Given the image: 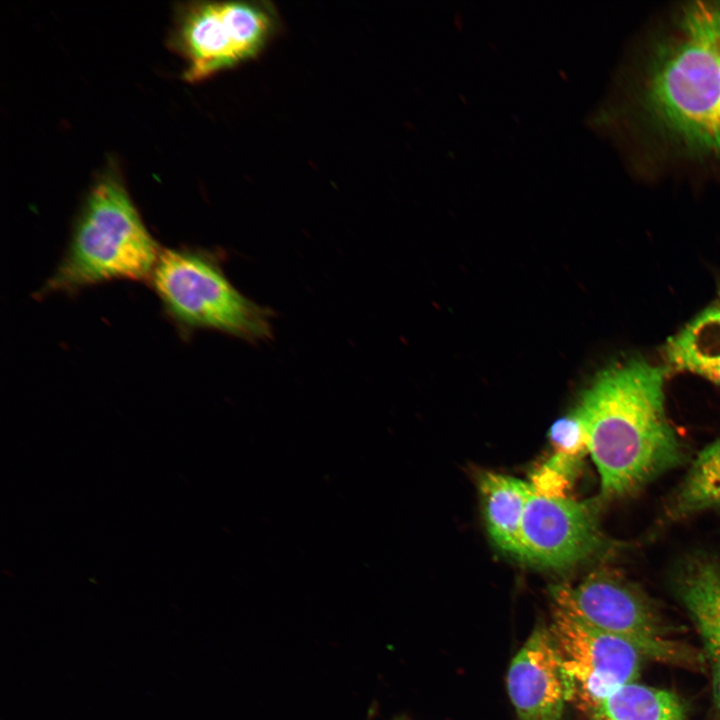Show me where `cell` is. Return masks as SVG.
Masks as SVG:
<instances>
[{"mask_svg":"<svg viewBox=\"0 0 720 720\" xmlns=\"http://www.w3.org/2000/svg\"><path fill=\"white\" fill-rule=\"evenodd\" d=\"M507 690L520 720H562L573 689L548 627L538 626L513 658Z\"/></svg>","mask_w":720,"mask_h":720,"instance_id":"obj_8","label":"cell"},{"mask_svg":"<svg viewBox=\"0 0 720 720\" xmlns=\"http://www.w3.org/2000/svg\"><path fill=\"white\" fill-rule=\"evenodd\" d=\"M665 369L689 372L720 386V307L705 309L664 345Z\"/></svg>","mask_w":720,"mask_h":720,"instance_id":"obj_11","label":"cell"},{"mask_svg":"<svg viewBox=\"0 0 720 720\" xmlns=\"http://www.w3.org/2000/svg\"><path fill=\"white\" fill-rule=\"evenodd\" d=\"M162 249L120 180L108 175L91 189L68 247L39 291H78L113 280L150 281Z\"/></svg>","mask_w":720,"mask_h":720,"instance_id":"obj_2","label":"cell"},{"mask_svg":"<svg viewBox=\"0 0 720 720\" xmlns=\"http://www.w3.org/2000/svg\"><path fill=\"white\" fill-rule=\"evenodd\" d=\"M648 98L676 136L720 152V55L713 49L684 35L658 59Z\"/></svg>","mask_w":720,"mask_h":720,"instance_id":"obj_5","label":"cell"},{"mask_svg":"<svg viewBox=\"0 0 720 720\" xmlns=\"http://www.w3.org/2000/svg\"><path fill=\"white\" fill-rule=\"evenodd\" d=\"M580 461L554 453L532 473L533 492L549 499L568 498Z\"/></svg>","mask_w":720,"mask_h":720,"instance_id":"obj_16","label":"cell"},{"mask_svg":"<svg viewBox=\"0 0 720 720\" xmlns=\"http://www.w3.org/2000/svg\"><path fill=\"white\" fill-rule=\"evenodd\" d=\"M665 367L632 358L602 371L574 411L598 470L601 498L631 496L685 459L666 409Z\"/></svg>","mask_w":720,"mask_h":720,"instance_id":"obj_1","label":"cell"},{"mask_svg":"<svg viewBox=\"0 0 720 720\" xmlns=\"http://www.w3.org/2000/svg\"><path fill=\"white\" fill-rule=\"evenodd\" d=\"M676 592L703 642L720 706V563L708 557L690 560L680 572Z\"/></svg>","mask_w":720,"mask_h":720,"instance_id":"obj_10","label":"cell"},{"mask_svg":"<svg viewBox=\"0 0 720 720\" xmlns=\"http://www.w3.org/2000/svg\"><path fill=\"white\" fill-rule=\"evenodd\" d=\"M219 3L242 63L261 54L280 31L279 15L270 2Z\"/></svg>","mask_w":720,"mask_h":720,"instance_id":"obj_15","label":"cell"},{"mask_svg":"<svg viewBox=\"0 0 720 720\" xmlns=\"http://www.w3.org/2000/svg\"><path fill=\"white\" fill-rule=\"evenodd\" d=\"M168 316L184 330L210 329L250 342L272 336V312L243 295L208 251L162 249L150 278Z\"/></svg>","mask_w":720,"mask_h":720,"instance_id":"obj_3","label":"cell"},{"mask_svg":"<svg viewBox=\"0 0 720 720\" xmlns=\"http://www.w3.org/2000/svg\"><path fill=\"white\" fill-rule=\"evenodd\" d=\"M684 34L713 49L720 55V7L697 4L688 10L683 23Z\"/></svg>","mask_w":720,"mask_h":720,"instance_id":"obj_18","label":"cell"},{"mask_svg":"<svg viewBox=\"0 0 720 720\" xmlns=\"http://www.w3.org/2000/svg\"><path fill=\"white\" fill-rule=\"evenodd\" d=\"M173 42L188 62L187 81L204 80L242 63L219 2H197L180 13Z\"/></svg>","mask_w":720,"mask_h":720,"instance_id":"obj_9","label":"cell"},{"mask_svg":"<svg viewBox=\"0 0 720 720\" xmlns=\"http://www.w3.org/2000/svg\"><path fill=\"white\" fill-rule=\"evenodd\" d=\"M720 510V437L703 448L691 463L666 506L670 520Z\"/></svg>","mask_w":720,"mask_h":720,"instance_id":"obj_13","label":"cell"},{"mask_svg":"<svg viewBox=\"0 0 720 720\" xmlns=\"http://www.w3.org/2000/svg\"><path fill=\"white\" fill-rule=\"evenodd\" d=\"M592 712L594 720H686L673 693L636 682L619 687Z\"/></svg>","mask_w":720,"mask_h":720,"instance_id":"obj_14","label":"cell"},{"mask_svg":"<svg viewBox=\"0 0 720 720\" xmlns=\"http://www.w3.org/2000/svg\"><path fill=\"white\" fill-rule=\"evenodd\" d=\"M553 608L633 645L642 657L695 664L691 649L670 637L656 608L638 587L615 572L598 570L577 585L550 589Z\"/></svg>","mask_w":720,"mask_h":720,"instance_id":"obj_4","label":"cell"},{"mask_svg":"<svg viewBox=\"0 0 720 720\" xmlns=\"http://www.w3.org/2000/svg\"><path fill=\"white\" fill-rule=\"evenodd\" d=\"M478 482L491 539L502 551L519 558L521 523L532 491L530 484L494 472L481 473Z\"/></svg>","mask_w":720,"mask_h":720,"instance_id":"obj_12","label":"cell"},{"mask_svg":"<svg viewBox=\"0 0 720 720\" xmlns=\"http://www.w3.org/2000/svg\"><path fill=\"white\" fill-rule=\"evenodd\" d=\"M548 435L556 454L581 460L588 452L586 432L575 412L556 420Z\"/></svg>","mask_w":720,"mask_h":720,"instance_id":"obj_17","label":"cell"},{"mask_svg":"<svg viewBox=\"0 0 720 720\" xmlns=\"http://www.w3.org/2000/svg\"><path fill=\"white\" fill-rule=\"evenodd\" d=\"M594 501L549 499L531 491L520 531L519 558L545 568L590 559L605 543Z\"/></svg>","mask_w":720,"mask_h":720,"instance_id":"obj_7","label":"cell"},{"mask_svg":"<svg viewBox=\"0 0 720 720\" xmlns=\"http://www.w3.org/2000/svg\"><path fill=\"white\" fill-rule=\"evenodd\" d=\"M573 689V699L593 710L619 687L635 682L642 655L626 640L553 608L549 627Z\"/></svg>","mask_w":720,"mask_h":720,"instance_id":"obj_6","label":"cell"},{"mask_svg":"<svg viewBox=\"0 0 720 720\" xmlns=\"http://www.w3.org/2000/svg\"><path fill=\"white\" fill-rule=\"evenodd\" d=\"M719 295H720V289H719Z\"/></svg>","mask_w":720,"mask_h":720,"instance_id":"obj_19","label":"cell"}]
</instances>
